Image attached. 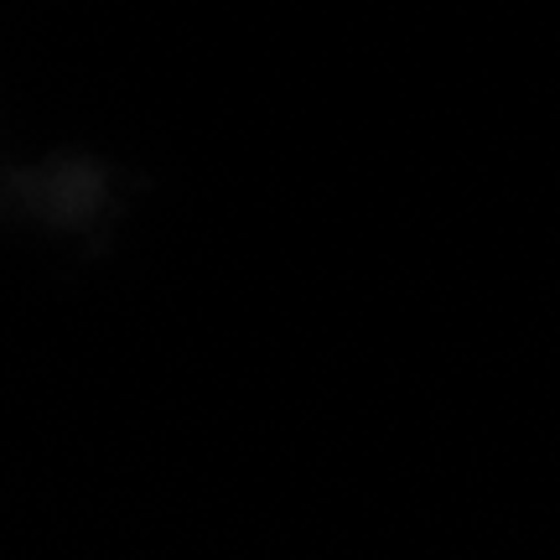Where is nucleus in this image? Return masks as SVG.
Returning <instances> with one entry per match:
<instances>
[]
</instances>
